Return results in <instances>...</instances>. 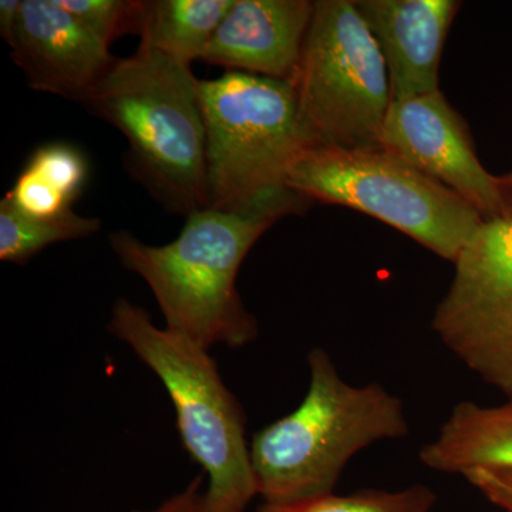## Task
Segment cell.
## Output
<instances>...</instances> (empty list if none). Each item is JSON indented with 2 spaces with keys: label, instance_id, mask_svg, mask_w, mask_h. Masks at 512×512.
<instances>
[{
  "label": "cell",
  "instance_id": "cell-1",
  "mask_svg": "<svg viewBox=\"0 0 512 512\" xmlns=\"http://www.w3.org/2000/svg\"><path fill=\"white\" fill-rule=\"evenodd\" d=\"M311 205L285 188L239 210L192 212L170 244L148 245L127 231L111 232L109 242L121 265L150 286L165 328L208 350L239 349L259 333L238 293L239 268L269 228Z\"/></svg>",
  "mask_w": 512,
  "mask_h": 512
},
{
  "label": "cell",
  "instance_id": "cell-2",
  "mask_svg": "<svg viewBox=\"0 0 512 512\" xmlns=\"http://www.w3.org/2000/svg\"><path fill=\"white\" fill-rule=\"evenodd\" d=\"M308 365L305 399L255 433L249 446L256 493L264 504H296L333 494L350 458L410 431L402 400L380 384L345 382L320 348L311 350Z\"/></svg>",
  "mask_w": 512,
  "mask_h": 512
},
{
  "label": "cell",
  "instance_id": "cell-3",
  "mask_svg": "<svg viewBox=\"0 0 512 512\" xmlns=\"http://www.w3.org/2000/svg\"><path fill=\"white\" fill-rule=\"evenodd\" d=\"M126 137L128 164L165 208H207V131L191 67L140 45L117 59L83 101Z\"/></svg>",
  "mask_w": 512,
  "mask_h": 512
},
{
  "label": "cell",
  "instance_id": "cell-4",
  "mask_svg": "<svg viewBox=\"0 0 512 512\" xmlns=\"http://www.w3.org/2000/svg\"><path fill=\"white\" fill-rule=\"evenodd\" d=\"M161 380L174 404L181 443L208 477L202 507L247 512L256 497L244 410L224 383L210 350L154 325L150 313L127 299L114 303L109 326Z\"/></svg>",
  "mask_w": 512,
  "mask_h": 512
},
{
  "label": "cell",
  "instance_id": "cell-5",
  "mask_svg": "<svg viewBox=\"0 0 512 512\" xmlns=\"http://www.w3.org/2000/svg\"><path fill=\"white\" fill-rule=\"evenodd\" d=\"M207 131V208L248 207L288 188L299 158L318 146L285 80L227 72L200 80Z\"/></svg>",
  "mask_w": 512,
  "mask_h": 512
},
{
  "label": "cell",
  "instance_id": "cell-6",
  "mask_svg": "<svg viewBox=\"0 0 512 512\" xmlns=\"http://www.w3.org/2000/svg\"><path fill=\"white\" fill-rule=\"evenodd\" d=\"M286 185L312 204L375 217L453 264L484 221L456 192L383 147L318 144L293 165Z\"/></svg>",
  "mask_w": 512,
  "mask_h": 512
},
{
  "label": "cell",
  "instance_id": "cell-7",
  "mask_svg": "<svg viewBox=\"0 0 512 512\" xmlns=\"http://www.w3.org/2000/svg\"><path fill=\"white\" fill-rule=\"evenodd\" d=\"M319 146L382 147L389 73L355 0H318L291 82Z\"/></svg>",
  "mask_w": 512,
  "mask_h": 512
},
{
  "label": "cell",
  "instance_id": "cell-8",
  "mask_svg": "<svg viewBox=\"0 0 512 512\" xmlns=\"http://www.w3.org/2000/svg\"><path fill=\"white\" fill-rule=\"evenodd\" d=\"M437 305V338L485 383L512 399V218L484 220Z\"/></svg>",
  "mask_w": 512,
  "mask_h": 512
},
{
  "label": "cell",
  "instance_id": "cell-9",
  "mask_svg": "<svg viewBox=\"0 0 512 512\" xmlns=\"http://www.w3.org/2000/svg\"><path fill=\"white\" fill-rule=\"evenodd\" d=\"M382 147L456 192L484 220L501 217L497 177L481 164L466 120L440 90L392 100Z\"/></svg>",
  "mask_w": 512,
  "mask_h": 512
},
{
  "label": "cell",
  "instance_id": "cell-10",
  "mask_svg": "<svg viewBox=\"0 0 512 512\" xmlns=\"http://www.w3.org/2000/svg\"><path fill=\"white\" fill-rule=\"evenodd\" d=\"M10 49L32 89L82 104L117 60L57 0H23Z\"/></svg>",
  "mask_w": 512,
  "mask_h": 512
},
{
  "label": "cell",
  "instance_id": "cell-11",
  "mask_svg": "<svg viewBox=\"0 0 512 512\" xmlns=\"http://www.w3.org/2000/svg\"><path fill=\"white\" fill-rule=\"evenodd\" d=\"M389 73L392 100L440 90L441 55L461 2L355 0Z\"/></svg>",
  "mask_w": 512,
  "mask_h": 512
},
{
  "label": "cell",
  "instance_id": "cell-12",
  "mask_svg": "<svg viewBox=\"0 0 512 512\" xmlns=\"http://www.w3.org/2000/svg\"><path fill=\"white\" fill-rule=\"evenodd\" d=\"M315 2L235 0L201 60L291 82L298 69Z\"/></svg>",
  "mask_w": 512,
  "mask_h": 512
},
{
  "label": "cell",
  "instance_id": "cell-13",
  "mask_svg": "<svg viewBox=\"0 0 512 512\" xmlns=\"http://www.w3.org/2000/svg\"><path fill=\"white\" fill-rule=\"evenodd\" d=\"M431 470L466 476L473 470H512V399L495 407L461 402L420 450Z\"/></svg>",
  "mask_w": 512,
  "mask_h": 512
},
{
  "label": "cell",
  "instance_id": "cell-14",
  "mask_svg": "<svg viewBox=\"0 0 512 512\" xmlns=\"http://www.w3.org/2000/svg\"><path fill=\"white\" fill-rule=\"evenodd\" d=\"M87 177L83 151L69 143H47L30 156L5 200L26 217H60L73 211Z\"/></svg>",
  "mask_w": 512,
  "mask_h": 512
},
{
  "label": "cell",
  "instance_id": "cell-15",
  "mask_svg": "<svg viewBox=\"0 0 512 512\" xmlns=\"http://www.w3.org/2000/svg\"><path fill=\"white\" fill-rule=\"evenodd\" d=\"M235 0L144 2L140 45L191 66L202 59Z\"/></svg>",
  "mask_w": 512,
  "mask_h": 512
},
{
  "label": "cell",
  "instance_id": "cell-16",
  "mask_svg": "<svg viewBox=\"0 0 512 512\" xmlns=\"http://www.w3.org/2000/svg\"><path fill=\"white\" fill-rule=\"evenodd\" d=\"M100 229L99 218L83 217L74 211L56 218L26 217L2 200L0 261L25 265L50 245L92 237Z\"/></svg>",
  "mask_w": 512,
  "mask_h": 512
},
{
  "label": "cell",
  "instance_id": "cell-17",
  "mask_svg": "<svg viewBox=\"0 0 512 512\" xmlns=\"http://www.w3.org/2000/svg\"><path fill=\"white\" fill-rule=\"evenodd\" d=\"M434 501L433 491L417 484L400 491L329 494L296 504H264L258 512H430Z\"/></svg>",
  "mask_w": 512,
  "mask_h": 512
},
{
  "label": "cell",
  "instance_id": "cell-18",
  "mask_svg": "<svg viewBox=\"0 0 512 512\" xmlns=\"http://www.w3.org/2000/svg\"><path fill=\"white\" fill-rule=\"evenodd\" d=\"M96 39L109 47L126 33L140 35L144 2L134 0H57Z\"/></svg>",
  "mask_w": 512,
  "mask_h": 512
},
{
  "label": "cell",
  "instance_id": "cell-19",
  "mask_svg": "<svg viewBox=\"0 0 512 512\" xmlns=\"http://www.w3.org/2000/svg\"><path fill=\"white\" fill-rule=\"evenodd\" d=\"M490 503L505 512H512V470L480 468L464 476Z\"/></svg>",
  "mask_w": 512,
  "mask_h": 512
},
{
  "label": "cell",
  "instance_id": "cell-20",
  "mask_svg": "<svg viewBox=\"0 0 512 512\" xmlns=\"http://www.w3.org/2000/svg\"><path fill=\"white\" fill-rule=\"evenodd\" d=\"M204 477L205 474L195 477L183 491L171 495L170 498H167L156 508L131 512H197L198 508H200L202 495H204V491H202Z\"/></svg>",
  "mask_w": 512,
  "mask_h": 512
},
{
  "label": "cell",
  "instance_id": "cell-21",
  "mask_svg": "<svg viewBox=\"0 0 512 512\" xmlns=\"http://www.w3.org/2000/svg\"><path fill=\"white\" fill-rule=\"evenodd\" d=\"M23 0H2L0 2V35L9 46L15 42L20 18H22Z\"/></svg>",
  "mask_w": 512,
  "mask_h": 512
},
{
  "label": "cell",
  "instance_id": "cell-22",
  "mask_svg": "<svg viewBox=\"0 0 512 512\" xmlns=\"http://www.w3.org/2000/svg\"><path fill=\"white\" fill-rule=\"evenodd\" d=\"M500 191L501 217L512 218V171L497 177Z\"/></svg>",
  "mask_w": 512,
  "mask_h": 512
},
{
  "label": "cell",
  "instance_id": "cell-23",
  "mask_svg": "<svg viewBox=\"0 0 512 512\" xmlns=\"http://www.w3.org/2000/svg\"><path fill=\"white\" fill-rule=\"evenodd\" d=\"M197 512H212V511L205 510V508L202 507V500H201L200 508H198Z\"/></svg>",
  "mask_w": 512,
  "mask_h": 512
}]
</instances>
